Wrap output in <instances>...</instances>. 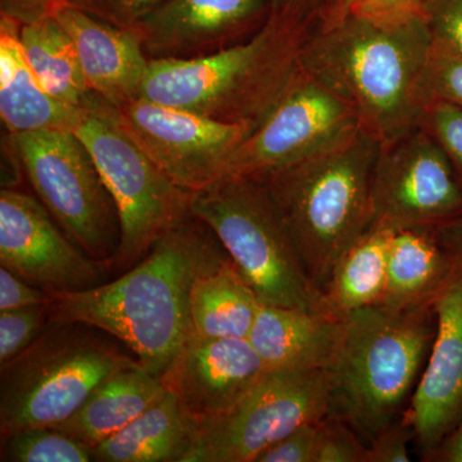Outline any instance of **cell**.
<instances>
[{
    "label": "cell",
    "instance_id": "1",
    "mask_svg": "<svg viewBox=\"0 0 462 462\" xmlns=\"http://www.w3.org/2000/svg\"><path fill=\"white\" fill-rule=\"evenodd\" d=\"M227 258L214 231L190 214L116 281L51 291V321L81 322L115 337L148 373L162 378L193 333L194 282Z\"/></svg>",
    "mask_w": 462,
    "mask_h": 462
},
{
    "label": "cell",
    "instance_id": "2",
    "mask_svg": "<svg viewBox=\"0 0 462 462\" xmlns=\"http://www.w3.org/2000/svg\"><path fill=\"white\" fill-rule=\"evenodd\" d=\"M320 20L312 0L273 7L248 41L194 60H149L142 97L224 123L260 125L302 69Z\"/></svg>",
    "mask_w": 462,
    "mask_h": 462
},
{
    "label": "cell",
    "instance_id": "3",
    "mask_svg": "<svg viewBox=\"0 0 462 462\" xmlns=\"http://www.w3.org/2000/svg\"><path fill=\"white\" fill-rule=\"evenodd\" d=\"M430 48L424 20L383 25L348 14L337 25L318 26L302 67L354 108L360 129L385 145L419 126Z\"/></svg>",
    "mask_w": 462,
    "mask_h": 462
},
{
    "label": "cell",
    "instance_id": "4",
    "mask_svg": "<svg viewBox=\"0 0 462 462\" xmlns=\"http://www.w3.org/2000/svg\"><path fill=\"white\" fill-rule=\"evenodd\" d=\"M379 152L380 143L358 129L257 179L272 196L303 269L322 293L340 258L374 223Z\"/></svg>",
    "mask_w": 462,
    "mask_h": 462
},
{
    "label": "cell",
    "instance_id": "5",
    "mask_svg": "<svg viewBox=\"0 0 462 462\" xmlns=\"http://www.w3.org/2000/svg\"><path fill=\"white\" fill-rule=\"evenodd\" d=\"M343 319L342 342L328 369L329 416L346 422L369 446L403 418L436 336V310L375 305Z\"/></svg>",
    "mask_w": 462,
    "mask_h": 462
},
{
    "label": "cell",
    "instance_id": "6",
    "mask_svg": "<svg viewBox=\"0 0 462 462\" xmlns=\"http://www.w3.org/2000/svg\"><path fill=\"white\" fill-rule=\"evenodd\" d=\"M190 214L214 231L263 305L333 314L263 182L221 179L191 196Z\"/></svg>",
    "mask_w": 462,
    "mask_h": 462
},
{
    "label": "cell",
    "instance_id": "7",
    "mask_svg": "<svg viewBox=\"0 0 462 462\" xmlns=\"http://www.w3.org/2000/svg\"><path fill=\"white\" fill-rule=\"evenodd\" d=\"M94 330L81 322L51 321L32 346L0 366L2 438L57 427L103 380L139 363Z\"/></svg>",
    "mask_w": 462,
    "mask_h": 462
},
{
    "label": "cell",
    "instance_id": "8",
    "mask_svg": "<svg viewBox=\"0 0 462 462\" xmlns=\"http://www.w3.org/2000/svg\"><path fill=\"white\" fill-rule=\"evenodd\" d=\"M72 132L93 157L120 220L114 266L138 263L190 215L193 194L173 184L116 120L114 106L91 93Z\"/></svg>",
    "mask_w": 462,
    "mask_h": 462
},
{
    "label": "cell",
    "instance_id": "9",
    "mask_svg": "<svg viewBox=\"0 0 462 462\" xmlns=\"http://www.w3.org/2000/svg\"><path fill=\"white\" fill-rule=\"evenodd\" d=\"M11 138L32 189L58 225L91 258L115 264L121 239L117 209L84 143L67 129Z\"/></svg>",
    "mask_w": 462,
    "mask_h": 462
},
{
    "label": "cell",
    "instance_id": "10",
    "mask_svg": "<svg viewBox=\"0 0 462 462\" xmlns=\"http://www.w3.org/2000/svg\"><path fill=\"white\" fill-rule=\"evenodd\" d=\"M328 370H267L223 415L199 425L184 462H256L291 431L329 415Z\"/></svg>",
    "mask_w": 462,
    "mask_h": 462
},
{
    "label": "cell",
    "instance_id": "11",
    "mask_svg": "<svg viewBox=\"0 0 462 462\" xmlns=\"http://www.w3.org/2000/svg\"><path fill=\"white\" fill-rule=\"evenodd\" d=\"M358 129L354 108L302 67L278 105L234 152L224 178L257 180Z\"/></svg>",
    "mask_w": 462,
    "mask_h": 462
},
{
    "label": "cell",
    "instance_id": "12",
    "mask_svg": "<svg viewBox=\"0 0 462 462\" xmlns=\"http://www.w3.org/2000/svg\"><path fill=\"white\" fill-rule=\"evenodd\" d=\"M114 114L158 169L191 194L224 178L234 152L257 127L224 123L143 97L114 107Z\"/></svg>",
    "mask_w": 462,
    "mask_h": 462
},
{
    "label": "cell",
    "instance_id": "13",
    "mask_svg": "<svg viewBox=\"0 0 462 462\" xmlns=\"http://www.w3.org/2000/svg\"><path fill=\"white\" fill-rule=\"evenodd\" d=\"M373 209L374 223L394 229L437 227L461 217L460 176L422 127L380 145L374 170Z\"/></svg>",
    "mask_w": 462,
    "mask_h": 462
},
{
    "label": "cell",
    "instance_id": "14",
    "mask_svg": "<svg viewBox=\"0 0 462 462\" xmlns=\"http://www.w3.org/2000/svg\"><path fill=\"white\" fill-rule=\"evenodd\" d=\"M41 200L0 191V264L48 291H80L105 281L106 264L91 258L57 226Z\"/></svg>",
    "mask_w": 462,
    "mask_h": 462
},
{
    "label": "cell",
    "instance_id": "15",
    "mask_svg": "<svg viewBox=\"0 0 462 462\" xmlns=\"http://www.w3.org/2000/svg\"><path fill=\"white\" fill-rule=\"evenodd\" d=\"M272 0H166L134 30L149 60H194L248 41Z\"/></svg>",
    "mask_w": 462,
    "mask_h": 462
},
{
    "label": "cell",
    "instance_id": "16",
    "mask_svg": "<svg viewBox=\"0 0 462 462\" xmlns=\"http://www.w3.org/2000/svg\"><path fill=\"white\" fill-rule=\"evenodd\" d=\"M434 310L436 336L402 418L427 461L462 418V263Z\"/></svg>",
    "mask_w": 462,
    "mask_h": 462
},
{
    "label": "cell",
    "instance_id": "17",
    "mask_svg": "<svg viewBox=\"0 0 462 462\" xmlns=\"http://www.w3.org/2000/svg\"><path fill=\"white\" fill-rule=\"evenodd\" d=\"M266 372L248 339L191 333L161 379L200 425L238 403Z\"/></svg>",
    "mask_w": 462,
    "mask_h": 462
},
{
    "label": "cell",
    "instance_id": "18",
    "mask_svg": "<svg viewBox=\"0 0 462 462\" xmlns=\"http://www.w3.org/2000/svg\"><path fill=\"white\" fill-rule=\"evenodd\" d=\"M74 42L88 87L115 108L141 98L149 58L138 36L65 3L51 14Z\"/></svg>",
    "mask_w": 462,
    "mask_h": 462
},
{
    "label": "cell",
    "instance_id": "19",
    "mask_svg": "<svg viewBox=\"0 0 462 462\" xmlns=\"http://www.w3.org/2000/svg\"><path fill=\"white\" fill-rule=\"evenodd\" d=\"M345 331V319L325 312L261 305L248 340L267 370H328Z\"/></svg>",
    "mask_w": 462,
    "mask_h": 462
},
{
    "label": "cell",
    "instance_id": "20",
    "mask_svg": "<svg viewBox=\"0 0 462 462\" xmlns=\"http://www.w3.org/2000/svg\"><path fill=\"white\" fill-rule=\"evenodd\" d=\"M20 23L0 14V116L11 135L48 129L72 130L81 109L48 93L27 62Z\"/></svg>",
    "mask_w": 462,
    "mask_h": 462
},
{
    "label": "cell",
    "instance_id": "21",
    "mask_svg": "<svg viewBox=\"0 0 462 462\" xmlns=\"http://www.w3.org/2000/svg\"><path fill=\"white\" fill-rule=\"evenodd\" d=\"M457 266L458 261L440 245L434 227H397L379 305L394 310L434 306Z\"/></svg>",
    "mask_w": 462,
    "mask_h": 462
},
{
    "label": "cell",
    "instance_id": "22",
    "mask_svg": "<svg viewBox=\"0 0 462 462\" xmlns=\"http://www.w3.org/2000/svg\"><path fill=\"white\" fill-rule=\"evenodd\" d=\"M166 391L162 379L134 364L103 380L80 409L54 430L93 449L135 420Z\"/></svg>",
    "mask_w": 462,
    "mask_h": 462
},
{
    "label": "cell",
    "instance_id": "23",
    "mask_svg": "<svg viewBox=\"0 0 462 462\" xmlns=\"http://www.w3.org/2000/svg\"><path fill=\"white\" fill-rule=\"evenodd\" d=\"M199 431V422L167 389L135 420L94 447L93 461L184 462Z\"/></svg>",
    "mask_w": 462,
    "mask_h": 462
},
{
    "label": "cell",
    "instance_id": "24",
    "mask_svg": "<svg viewBox=\"0 0 462 462\" xmlns=\"http://www.w3.org/2000/svg\"><path fill=\"white\" fill-rule=\"evenodd\" d=\"M261 305L256 293L227 258L194 282L189 306L191 329L205 338L248 339Z\"/></svg>",
    "mask_w": 462,
    "mask_h": 462
},
{
    "label": "cell",
    "instance_id": "25",
    "mask_svg": "<svg viewBox=\"0 0 462 462\" xmlns=\"http://www.w3.org/2000/svg\"><path fill=\"white\" fill-rule=\"evenodd\" d=\"M394 227L374 223L340 258L324 296L339 318L379 305L387 282L389 251Z\"/></svg>",
    "mask_w": 462,
    "mask_h": 462
},
{
    "label": "cell",
    "instance_id": "26",
    "mask_svg": "<svg viewBox=\"0 0 462 462\" xmlns=\"http://www.w3.org/2000/svg\"><path fill=\"white\" fill-rule=\"evenodd\" d=\"M20 39L27 62L42 87L63 105L84 108L91 90L74 42L56 18L21 26Z\"/></svg>",
    "mask_w": 462,
    "mask_h": 462
},
{
    "label": "cell",
    "instance_id": "27",
    "mask_svg": "<svg viewBox=\"0 0 462 462\" xmlns=\"http://www.w3.org/2000/svg\"><path fill=\"white\" fill-rule=\"evenodd\" d=\"M3 462H89L90 447L54 428L38 427L2 438Z\"/></svg>",
    "mask_w": 462,
    "mask_h": 462
},
{
    "label": "cell",
    "instance_id": "28",
    "mask_svg": "<svg viewBox=\"0 0 462 462\" xmlns=\"http://www.w3.org/2000/svg\"><path fill=\"white\" fill-rule=\"evenodd\" d=\"M50 322L51 303L0 311V366L32 346Z\"/></svg>",
    "mask_w": 462,
    "mask_h": 462
},
{
    "label": "cell",
    "instance_id": "29",
    "mask_svg": "<svg viewBox=\"0 0 462 462\" xmlns=\"http://www.w3.org/2000/svg\"><path fill=\"white\" fill-rule=\"evenodd\" d=\"M420 91L424 106L440 100L462 107V56L431 44Z\"/></svg>",
    "mask_w": 462,
    "mask_h": 462
},
{
    "label": "cell",
    "instance_id": "30",
    "mask_svg": "<svg viewBox=\"0 0 462 462\" xmlns=\"http://www.w3.org/2000/svg\"><path fill=\"white\" fill-rule=\"evenodd\" d=\"M419 126L445 151L462 181V107L440 100L428 102Z\"/></svg>",
    "mask_w": 462,
    "mask_h": 462
},
{
    "label": "cell",
    "instance_id": "31",
    "mask_svg": "<svg viewBox=\"0 0 462 462\" xmlns=\"http://www.w3.org/2000/svg\"><path fill=\"white\" fill-rule=\"evenodd\" d=\"M314 462H367V445L346 422L328 415L318 425Z\"/></svg>",
    "mask_w": 462,
    "mask_h": 462
},
{
    "label": "cell",
    "instance_id": "32",
    "mask_svg": "<svg viewBox=\"0 0 462 462\" xmlns=\"http://www.w3.org/2000/svg\"><path fill=\"white\" fill-rule=\"evenodd\" d=\"M166 0H69V5L111 25L134 32Z\"/></svg>",
    "mask_w": 462,
    "mask_h": 462
},
{
    "label": "cell",
    "instance_id": "33",
    "mask_svg": "<svg viewBox=\"0 0 462 462\" xmlns=\"http://www.w3.org/2000/svg\"><path fill=\"white\" fill-rule=\"evenodd\" d=\"M431 44L462 56V0H425Z\"/></svg>",
    "mask_w": 462,
    "mask_h": 462
},
{
    "label": "cell",
    "instance_id": "34",
    "mask_svg": "<svg viewBox=\"0 0 462 462\" xmlns=\"http://www.w3.org/2000/svg\"><path fill=\"white\" fill-rule=\"evenodd\" d=\"M425 0H351L349 14L383 25L424 20Z\"/></svg>",
    "mask_w": 462,
    "mask_h": 462
},
{
    "label": "cell",
    "instance_id": "35",
    "mask_svg": "<svg viewBox=\"0 0 462 462\" xmlns=\"http://www.w3.org/2000/svg\"><path fill=\"white\" fill-rule=\"evenodd\" d=\"M318 425L307 424L291 431L264 449L256 462H314Z\"/></svg>",
    "mask_w": 462,
    "mask_h": 462
},
{
    "label": "cell",
    "instance_id": "36",
    "mask_svg": "<svg viewBox=\"0 0 462 462\" xmlns=\"http://www.w3.org/2000/svg\"><path fill=\"white\" fill-rule=\"evenodd\" d=\"M51 300V291L36 287L5 267H0V311L50 305Z\"/></svg>",
    "mask_w": 462,
    "mask_h": 462
},
{
    "label": "cell",
    "instance_id": "37",
    "mask_svg": "<svg viewBox=\"0 0 462 462\" xmlns=\"http://www.w3.org/2000/svg\"><path fill=\"white\" fill-rule=\"evenodd\" d=\"M411 439V430L401 419L367 446V462H409V442Z\"/></svg>",
    "mask_w": 462,
    "mask_h": 462
},
{
    "label": "cell",
    "instance_id": "38",
    "mask_svg": "<svg viewBox=\"0 0 462 462\" xmlns=\"http://www.w3.org/2000/svg\"><path fill=\"white\" fill-rule=\"evenodd\" d=\"M69 0H0V14L12 18L21 26L51 17Z\"/></svg>",
    "mask_w": 462,
    "mask_h": 462
},
{
    "label": "cell",
    "instance_id": "39",
    "mask_svg": "<svg viewBox=\"0 0 462 462\" xmlns=\"http://www.w3.org/2000/svg\"><path fill=\"white\" fill-rule=\"evenodd\" d=\"M434 231L446 251L449 252L458 263H462V216L449 223L434 227Z\"/></svg>",
    "mask_w": 462,
    "mask_h": 462
},
{
    "label": "cell",
    "instance_id": "40",
    "mask_svg": "<svg viewBox=\"0 0 462 462\" xmlns=\"http://www.w3.org/2000/svg\"><path fill=\"white\" fill-rule=\"evenodd\" d=\"M319 12L320 27L337 25L349 14L351 0H312Z\"/></svg>",
    "mask_w": 462,
    "mask_h": 462
},
{
    "label": "cell",
    "instance_id": "41",
    "mask_svg": "<svg viewBox=\"0 0 462 462\" xmlns=\"http://www.w3.org/2000/svg\"><path fill=\"white\" fill-rule=\"evenodd\" d=\"M428 461L462 462V418Z\"/></svg>",
    "mask_w": 462,
    "mask_h": 462
},
{
    "label": "cell",
    "instance_id": "42",
    "mask_svg": "<svg viewBox=\"0 0 462 462\" xmlns=\"http://www.w3.org/2000/svg\"><path fill=\"white\" fill-rule=\"evenodd\" d=\"M289 2H293V0H272L273 7H279V5H287Z\"/></svg>",
    "mask_w": 462,
    "mask_h": 462
}]
</instances>
